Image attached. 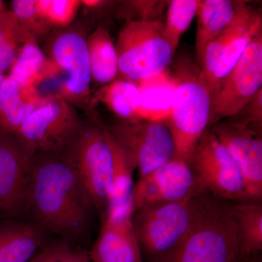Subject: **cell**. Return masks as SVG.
<instances>
[{"label": "cell", "mask_w": 262, "mask_h": 262, "mask_svg": "<svg viewBox=\"0 0 262 262\" xmlns=\"http://www.w3.org/2000/svg\"><path fill=\"white\" fill-rule=\"evenodd\" d=\"M93 206L73 165L61 154L33 158L27 208L42 227L74 237L83 231Z\"/></svg>", "instance_id": "1"}, {"label": "cell", "mask_w": 262, "mask_h": 262, "mask_svg": "<svg viewBox=\"0 0 262 262\" xmlns=\"http://www.w3.org/2000/svg\"><path fill=\"white\" fill-rule=\"evenodd\" d=\"M216 198L206 190L184 201L146 207L135 212L133 227L141 252L144 251L152 262L173 251Z\"/></svg>", "instance_id": "2"}, {"label": "cell", "mask_w": 262, "mask_h": 262, "mask_svg": "<svg viewBox=\"0 0 262 262\" xmlns=\"http://www.w3.org/2000/svg\"><path fill=\"white\" fill-rule=\"evenodd\" d=\"M238 258L232 203L216 198L187 237L173 251L152 262H237Z\"/></svg>", "instance_id": "3"}, {"label": "cell", "mask_w": 262, "mask_h": 262, "mask_svg": "<svg viewBox=\"0 0 262 262\" xmlns=\"http://www.w3.org/2000/svg\"><path fill=\"white\" fill-rule=\"evenodd\" d=\"M63 154L73 165L93 206L104 212L113 190V139L97 121L84 122Z\"/></svg>", "instance_id": "4"}, {"label": "cell", "mask_w": 262, "mask_h": 262, "mask_svg": "<svg viewBox=\"0 0 262 262\" xmlns=\"http://www.w3.org/2000/svg\"><path fill=\"white\" fill-rule=\"evenodd\" d=\"M115 46L119 77L136 82L163 73L174 54L161 21L128 20L119 32Z\"/></svg>", "instance_id": "5"}, {"label": "cell", "mask_w": 262, "mask_h": 262, "mask_svg": "<svg viewBox=\"0 0 262 262\" xmlns=\"http://www.w3.org/2000/svg\"><path fill=\"white\" fill-rule=\"evenodd\" d=\"M199 75L200 68L190 66L173 75L177 86L166 122L175 142V156L187 161L209 127L211 96Z\"/></svg>", "instance_id": "6"}, {"label": "cell", "mask_w": 262, "mask_h": 262, "mask_svg": "<svg viewBox=\"0 0 262 262\" xmlns=\"http://www.w3.org/2000/svg\"><path fill=\"white\" fill-rule=\"evenodd\" d=\"M84 122L77 108L63 98L46 97L15 134L26 152L61 154L80 132Z\"/></svg>", "instance_id": "7"}, {"label": "cell", "mask_w": 262, "mask_h": 262, "mask_svg": "<svg viewBox=\"0 0 262 262\" xmlns=\"http://www.w3.org/2000/svg\"><path fill=\"white\" fill-rule=\"evenodd\" d=\"M187 162L212 195L231 203L256 202L238 167L209 129L202 136Z\"/></svg>", "instance_id": "8"}, {"label": "cell", "mask_w": 262, "mask_h": 262, "mask_svg": "<svg viewBox=\"0 0 262 262\" xmlns=\"http://www.w3.org/2000/svg\"><path fill=\"white\" fill-rule=\"evenodd\" d=\"M67 28L52 36L46 55L63 74L58 98L91 114L92 78L87 37L80 30Z\"/></svg>", "instance_id": "9"}, {"label": "cell", "mask_w": 262, "mask_h": 262, "mask_svg": "<svg viewBox=\"0 0 262 262\" xmlns=\"http://www.w3.org/2000/svg\"><path fill=\"white\" fill-rule=\"evenodd\" d=\"M108 130L130 155L139 170V179L175 157V142L166 122L120 120Z\"/></svg>", "instance_id": "10"}, {"label": "cell", "mask_w": 262, "mask_h": 262, "mask_svg": "<svg viewBox=\"0 0 262 262\" xmlns=\"http://www.w3.org/2000/svg\"><path fill=\"white\" fill-rule=\"evenodd\" d=\"M262 89V31L246 48L235 67L211 95L209 127L235 117Z\"/></svg>", "instance_id": "11"}, {"label": "cell", "mask_w": 262, "mask_h": 262, "mask_svg": "<svg viewBox=\"0 0 262 262\" xmlns=\"http://www.w3.org/2000/svg\"><path fill=\"white\" fill-rule=\"evenodd\" d=\"M206 190L187 160L175 156L134 184V213L146 207L184 201Z\"/></svg>", "instance_id": "12"}, {"label": "cell", "mask_w": 262, "mask_h": 262, "mask_svg": "<svg viewBox=\"0 0 262 262\" xmlns=\"http://www.w3.org/2000/svg\"><path fill=\"white\" fill-rule=\"evenodd\" d=\"M208 129L225 146L238 167L253 201L261 202V134L235 120L220 121Z\"/></svg>", "instance_id": "13"}, {"label": "cell", "mask_w": 262, "mask_h": 262, "mask_svg": "<svg viewBox=\"0 0 262 262\" xmlns=\"http://www.w3.org/2000/svg\"><path fill=\"white\" fill-rule=\"evenodd\" d=\"M32 160L14 136L0 133V214L15 216L27 208Z\"/></svg>", "instance_id": "14"}, {"label": "cell", "mask_w": 262, "mask_h": 262, "mask_svg": "<svg viewBox=\"0 0 262 262\" xmlns=\"http://www.w3.org/2000/svg\"><path fill=\"white\" fill-rule=\"evenodd\" d=\"M89 254L91 262H143L132 219L103 216L98 238Z\"/></svg>", "instance_id": "15"}, {"label": "cell", "mask_w": 262, "mask_h": 262, "mask_svg": "<svg viewBox=\"0 0 262 262\" xmlns=\"http://www.w3.org/2000/svg\"><path fill=\"white\" fill-rule=\"evenodd\" d=\"M46 98L37 89L23 87L5 76L0 89V133L14 136Z\"/></svg>", "instance_id": "16"}, {"label": "cell", "mask_w": 262, "mask_h": 262, "mask_svg": "<svg viewBox=\"0 0 262 262\" xmlns=\"http://www.w3.org/2000/svg\"><path fill=\"white\" fill-rule=\"evenodd\" d=\"M244 2L204 0L200 3L196 16V61L201 67L206 48L234 21L245 6Z\"/></svg>", "instance_id": "17"}, {"label": "cell", "mask_w": 262, "mask_h": 262, "mask_svg": "<svg viewBox=\"0 0 262 262\" xmlns=\"http://www.w3.org/2000/svg\"><path fill=\"white\" fill-rule=\"evenodd\" d=\"M112 139L114 155L113 190L103 216L130 220L134 214L133 174L136 169L135 164L130 155L117 144L113 136Z\"/></svg>", "instance_id": "18"}, {"label": "cell", "mask_w": 262, "mask_h": 262, "mask_svg": "<svg viewBox=\"0 0 262 262\" xmlns=\"http://www.w3.org/2000/svg\"><path fill=\"white\" fill-rule=\"evenodd\" d=\"M140 103L138 120L167 122L170 116L177 80L168 70L160 75L138 82Z\"/></svg>", "instance_id": "19"}, {"label": "cell", "mask_w": 262, "mask_h": 262, "mask_svg": "<svg viewBox=\"0 0 262 262\" xmlns=\"http://www.w3.org/2000/svg\"><path fill=\"white\" fill-rule=\"evenodd\" d=\"M42 228L31 224L0 225V262H29L42 246Z\"/></svg>", "instance_id": "20"}, {"label": "cell", "mask_w": 262, "mask_h": 262, "mask_svg": "<svg viewBox=\"0 0 262 262\" xmlns=\"http://www.w3.org/2000/svg\"><path fill=\"white\" fill-rule=\"evenodd\" d=\"M56 69L32 38L19 49L10 68V77L23 87L37 89V86Z\"/></svg>", "instance_id": "21"}, {"label": "cell", "mask_w": 262, "mask_h": 262, "mask_svg": "<svg viewBox=\"0 0 262 262\" xmlns=\"http://www.w3.org/2000/svg\"><path fill=\"white\" fill-rule=\"evenodd\" d=\"M91 78L96 83L106 85L119 77L116 46L110 32L98 27L87 37Z\"/></svg>", "instance_id": "22"}, {"label": "cell", "mask_w": 262, "mask_h": 262, "mask_svg": "<svg viewBox=\"0 0 262 262\" xmlns=\"http://www.w3.org/2000/svg\"><path fill=\"white\" fill-rule=\"evenodd\" d=\"M237 225L239 258L255 257L262 250L261 202L232 203Z\"/></svg>", "instance_id": "23"}, {"label": "cell", "mask_w": 262, "mask_h": 262, "mask_svg": "<svg viewBox=\"0 0 262 262\" xmlns=\"http://www.w3.org/2000/svg\"><path fill=\"white\" fill-rule=\"evenodd\" d=\"M102 103L123 121L138 120L140 103L139 84L134 81L117 78L103 85L92 97L91 105Z\"/></svg>", "instance_id": "24"}, {"label": "cell", "mask_w": 262, "mask_h": 262, "mask_svg": "<svg viewBox=\"0 0 262 262\" xmlns=\"http://www.w3.org/2000/svg\"><path fill=\"white\" fill-rule=\"evenodd\" d=\"M260 15L261 13L246 5L230 26L207 46L200 67L199 75L200 80L206 87L226 48Z\"/></svg>", "instance_id": "25"}, {"label": "cell", "mask_w": 262, "mask_h": 262, "mask_svg": "<svg viewBox=\"0 0 262 262\" xmlns=\"http://www.w3.org/2000/svg\"><path fill=\"white\" fill-rule=\"evenodd\" d=\"M32 38L35 37L20 25L11 10L0 14V72L10 70L19 49Z\"/></svg>", "instance_id": "26"}, {"label": "cell", "mask_w": 262, "mask_h": 262, "mask_svg": "<svg viewBox=\"0 0 262 262\" xmlns=\"http://www.w3.org/2000/svg\"><path fill=\"white\" fill-rule=\"evenodd\" d=\"M262 31L261 15L258 16L252 24L245 32L235 38L228 47L226 48L223 55L221 57L214 73L212 76L207 89L210 94H213L221 82L229 75V72L235 67L241 59L248 45L253 37Z\"/></svg>", "instance_id": "27"}, {"label": "cell", "mask_w": 262, "mask_h": 262, "mask_svg": "<svg viewBox=\"0 0 262 262\" xmlns=\"http://www.w3.org/2000/svg\"><path fill=\"white\" fill-rule=\"evenodd\" d=\"M200 0H172L169 2L164 33L174 53L181 37L190 27L198 13Z\"/></svg>", "instance_id": "28"}, {"label": "cell", "mask_w": 262, "mask_h": 262, "mask_svg": "<svg viewBox=\"0 0 262 262\" xmlns=\"http://www.w3.org/2000/svg\"><path fill=\"white\" fill-rule=\"evenodd\" d=\"M81 5L78 0H37L39 13L52 28L68 27L75 20Z\"/></svg>", "instance_id": "29"}, {"label": "cell", "mask_w": 262, "mask_h": 262, "mask_svg": "<svg viewBox=\"0 0 262 262\" xmlns=\"http://www.w3.org/2000/svg\"><path fill=\"white\" fill-rule=\"evenodd\" d=\"M12 13L23 28L38 39L47 35L52 29L39 13L37 0H14L11 2Z\"/></svg>", "instance_id": "30"}, {"label": "cell", "mask_w": 262, "mask_h": 262, "mask_svg": "<svg viewBox=\"0 0 262 262\" xmlns=\"http://www.w3.org/2000/svg\"><path fill=\"white\" fill-rule=\"evenodd\" d=\"M237 115H241V117L235 121L244 124L261 134L262 89L253 96Z\"/></svg>", "instance_id": "31"}, {"label": "cell", "mask_w": 262, "mask_h": 262, "mask_svg": "<svg viewBox=\"0 0 262 262\" xmlns=\"http://www.w3.org/2000/svg\"><path fill=\"white\" fill-rule=\"evenodd\" d=\"M129 5L140 14L142 21H160L158 17L164 9L165 2L160 1H131Z\"/></svg>", "instance_id": "32"}, {"label": "cell", "mask_w": 262, "mask_h": 262, "mask_svg": "<svg viewBox=\"0 0 262 262\" xmlns=\"http://www.w3.org/2000/svg\"><path fill=\"white\" fill-rule=\"evenodd\" d=\"M64 244H53L43 247L29 262H61L62 258L70 249Z\"/></svg>", "instance_id": "33"}, {"label": "cell", "mask_w": 262, "mask_h": 262, "mask_svg": "<svg viewBox=\"0 0 262 262\" xmlns=\"http://www.w3.org/2000/svg\"><path fill=\"white\" fill-rule=\"evenodd\" d=\"M61 262H91L89 254L81 250H72L67 251L62 258Z\"/></svg>", "instance_id": "34"}, {"label": "cell", "mask_w": 262, "mask_h": 262, "mask_svg": "<svg viewBox=\"0 0 262 262\" xmlns=\"http://www.w3.org/2000/svg\"><path fill=\"white\" fill-rule=\"evenodd\" d=\"M237 262H261L259 258L255 256V257L249 258H238Z\"/></svg>", "instance_id": "35"}, {"label": "cell", "mask_w": 262, "mask_h": 262, "mask_svg": "<svg viewBox=\"0 0 262 262\" xmlns=\"http://www.w3.org/2000/svg\"><path fill=\"white\" fill-rule=\"evenodd\" d=\"M6 9H5V4L3 1H0V14L3 13V12H5Z\"/></svg>", "instance_id": "36"}, {"label": "cell", "mask_w": 262, "mask_h": 262, "mask_svg": "<svg viewBox=\"0 0 262 262\" xmlns=\"http://www.w3.org/2000/svg\"><path fill=\"white\" fill-rule=\"evenodd\" d=\"M5 75L3 72H0V89H1L2 84H3V80H4Z\"/></svg>", "instance_id": "37"}]
</instances>
